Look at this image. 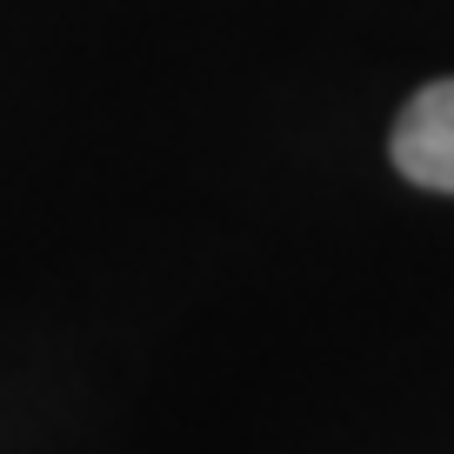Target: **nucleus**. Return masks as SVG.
Wrapping results in <instances>:
<instances>
[{
  "mask_svg": "<svg viewBox=\"0 0 454 454\" xmlns=\"http://www.w3.org/2000/svg\"><path fill=\"white\" fill-rule=\"evenodd\" d=\"M395 168L414 187L454 194V81H434L395 121Z\"/></svg>",
  "mask_w": 454,
  "mask_h": 454,
  "instance_id": "1",
  "label": "nucleus"
}]
</instances>
